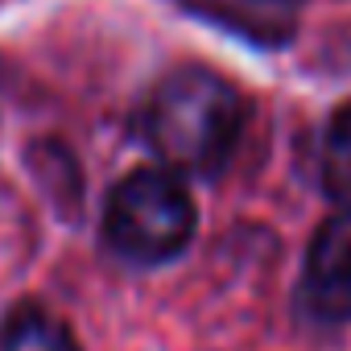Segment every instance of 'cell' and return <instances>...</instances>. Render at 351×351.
<instances>
[{
	"label": "cell",
	"instance_id": "cell-1",
	"mask_svg": "<svg viewBox=\"0 0 351 351\" xmlns=\"http://www.w3.org/2000/svg\"><path fill=\"white\" fill-rule=\"evenodd\" d=\"M244 116V95L228 75L203 62H182L153 83L141 104L136 132L165 169L211 178L232 161Z\"/></svg>",
	"mask_w": 351,
	"mask_h": 351
},
{
	"label": "cell",
	"instance_id": "cell-2",
	"mask_svg": "<svg viewBox=\"0 0 351 351\" xmlns=\"http://www.w3.org/2000/svg\"><path fill=\"white\" fill-rule=\"evenodd\" d=\"M195 199L182 178L165 165L132 169L116 182L104 207L108 248L132 265H165L195 236Z\"/></svg>",
	"mask_w": 351,
	"mask_h": 351
},
{
	"label": "cell",
	"instance_id": "cell-3",
	"mask_svg": "<svg viewBox=\"0 0 351 351\" xmlns=\"http://www.w3.org/2000/svg\"><path fill=\"white\" fill-rule=\"evenodd\" d=\"M298 298L302 310L318 322L351 318V211H335L314 232Z\"/></svg>",
	"mask_w": 351,
	"mask_h": 351
},
{
	"label": "cell",
	"instance_id": "cell-4",
	"mask_svg": "<svg viewBox=\"0 0 351 351\" xmlns=\"http://www.w3.org/2000/svg\"><path fill=\"white\" fill-rule=\"evenodd\" d=\"M178 5L256 50H281L298 38L306 0H178Z\"/></svg>",
	"mask_w": 351,
	"mask_h": 351
},
{
	"label": "cell",
	"instance_id": "cell-5",
	"mask_svg": "<svg viewBox=\"0 0 351 351\" xmlns=\"http://www.w3.org/2000/svg\"><path fill=\"white\" fill-rule=\"evenodd\" d=\"M0 351H79L71 326L42 306H17L0 322Z\"/></svg>",
	"mask_w": 351,
	"mask_h": 351
},
{
	"label": "cell",
	"instance_id": "cell-6",
	"mask_svg": "<svg viewBox=\"0 0 351 351\" xmlns=\"http://www.w3.org/2000/svg\"><path fill=\"white\" fill-rule=\"evenodd\" d=\"M322 186L339 203V211H351V99L330 116V128H326Z\"/></svg>",
	"mask_w": 351,
	"mask_h": 351
}]
</instances>
